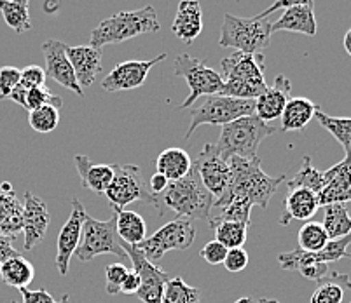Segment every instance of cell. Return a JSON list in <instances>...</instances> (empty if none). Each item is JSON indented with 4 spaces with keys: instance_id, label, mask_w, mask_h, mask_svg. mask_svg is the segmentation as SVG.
<instances>
[{
    "instance_id": "44dd1931",
    "label": "cell",
    "mask_w": 351,
    "mask_h": 303,
    "mask_svg": "<svg viewBox=\"0 0 351 303\" xmlns=\"http://www.w3.org/2000/svg\"><path fill=\"white\" fill-rule=\"evenodd\" d=\"M66 58L81 88H89L101 72V49L93 46H66Z\"/></svg>"
},
{
    "instance_id": "e0dca14e",
    "label": "cell",
    "mask_w": 351,
    "mask_h": 303,
    "mask_svg": "<svg viewBox=\"0 0 351 303\" xmlns=\"http://www.w3.org/2000/svg\"><path fill=\"white\" fill-rule=\"evenodd\" d=\"M51 216L47 211V206L40 197L34 196L32 192L25 194L23 202V234L25 242L23 248L27 251L34 250L44 241L49 228Z\"/></svg>"
},
{
    "instance_id": "83f0119b",
    "label": "cell",
    "mask_w": 351,
    "mask_h": 303,
    "mask_svg": "<svg viewBox=\"0 0 351 303\" xmlns=\"http://www.w3.org/2000/svg\"><path fill=\"white\" fill-rule=\"evenodd\" d=\"M23 232V204L18 200L14 190L0 192V235L14 237Z\"/></svg>"
},
{
    "instance_id": "7dc6e473",
    "label": "cell",
    "mask_w": 351,
    "mask_h": 303,
    "mask_svg": "<svg viewBox=\"0 0 351 303\" xmlns=\"http://www.w3.org/2000/svg\"><path fill=\"white\" fill-rule=\"evenodd\" d=\"M21 296H23V302L21 303H70V296L63 295V298L60 302L53 298L46 289H37V291H30L28 288H21L20 289ZM18 303V302H12Z\"/></svg>"
},
{
    "instance_id": "4316f807",
    "label": "cell",
    "mask_w": 351,
    "mask_h": 303,
    "mask_svg": "<svg viewBox=\"0 0 351 303\" xmlns=\"http://www.w3.org/2000/svg\"><path fill=\"white\" fill-rule=\"evenodd\" d=\"M317 105L308 98H290L282 111V126L280 131L290 133V131H301L315 119Z\"/></svg>"
},
{
    "instance_id": "9f6ffc18",
    "label": "cell",
    "mask_w": 351,
    "mask_h": 303,
    "mask_svg": "<svg viewBox=\"0 0 351 303\" xmlns=\"http://www.w3.org/2000/svg\"><path fill=\"white\" fill-rule=\"evenodd\" d=\"M236 303H252V300L248 296H243V298H239Z\"/></svg>"
},
{
    "instance_id": "d6a6232c",
    "label": "cell",
    "mask_w": 351,
    "mask_h": 303,
    "mask_svg": "<svg viewBox=\"0 0 351 303\" xmlns=\"http://www.w3.org/2000/svg\"><path fill=\"white\" fill-rule=\"evenodd\" d=\"M324 228L328 239H341L351 234V218L344 204H328L324 206Z\"/></svg>"
},
{
    "instance_id": "d6986e66",
    "label": "cell",
    "mask_w": 351,
    "mask_h": 303,
    "mask_svg": "<svg viewBox=\"0 0 351 303\" xmlns=\"http://www.w3.org/2000/svg\"><path fill=\"white\" fill-rule=\"evenodd\" d=\"M344 202H351V155L324 171V188L318 194L320 207Z\"/></svg>"
},
{
    "instance_id": "f5cc1de1",
    "label": "cell",
    "mask_w": 351,
    "mask_h": 303,
    "mask_svg": "<svg viewBox=\"0 0 351 303\" xmlns=\"http://www.w3.org/2000/svg\"><path fill=\"white\" fill-rule=\"evenodd\" d=\"M343 46H344V51H346V53L351 56V28L346 31V34H344Z\"/></svg>"
},
{
    "instance_id": "7c38bea8",
    "label": "cell",
    "mask_w": 351,
    "mask_h": 303,
    "mask_svg": "<svg viewBox=\"0 0 351 303\" xmlns=\"http://www.w3.org/2000/svg\"><path fill=\"white\" fill-rule=\"evenodd\" d=\"M121 246L126 256L132 260V270L140 277V289L136 293L138 298L143 303H162L165 284L170 280V276L161 267H156L152 261L147 260L136 246H130L123 241H121Z\"/></svg>"
},
{
    "instance_id": "1f68e13d",
    "label": "cell",
    "mask_w": 351,
    "mask_h": 303,
    "mask_svg": "<svg viewBox=\"0 0 351 303\" xmlns=\"http://www.w3.org/2000/svg\"><path fill=\"white\" fill-rule=\"evenodd\" d=\"M213 232H215V241L224 244L228 250L234 248H243L247 242L248 225L241 222H232V220H210Z\"/></svg>"
},
{
    "instance_id": "816d5d0a",
    "label": "cell",
    "mask_w": 351,
    "mask_h": 303,
    "mask_svg": "<svg viewBox=\"0 0 351 303\" xmlns=\"http://www.w3.org/2000/svg\"><path fill=\"white\" fill-rule=\"evenodd\" d=\"M168 183H170V181L166 180L162 174L156 173V174H152L151 181H149V190H151L152 196H159V194L165 192V188L168 187Z\"/></svg>"
},
{
    "instance_id": "ffe728a7",
    "label": "cell",
    "mask_w": 351,
    "mask_h": 303,
    "mask_svg": "<svg viewBox=\"0 0 351 303\" xmlns=\"http://www.w3.org/2000/svg\"><path fill=\"white\" fill-rule=\"evenodd\" d=\"M290 91H292V82L282 73L255 100V116L264 122L282 117L283 108H285L287 101L290 100Z\"/></svg>"
},
{
    "instance_id": "3957f363",
    "label": "cell",
    "mask_w": 351,
    "mask_h": 303,
    "mask_svg": "<svg viewBox=\"0 0 351 303\" xmlns=\"http://www.w3.org/2000/svg\"><path fill=\"white\" fill-rule=\"evenodd\" d=\"M276 131H278V127L264 122L255 114L232 120V122L222 126L219 142L215 143L217 154L226 162L231 157L255 159L258 157V145Z\"/></svg>"
},
{
    "instance_id": "7a4b0ae2",
    "label": "cell",
    "mask_w": 351,
    "mask_h": 303,
    "mask_svg": "<svg viewBox=\"0 0 351 303\" xmlns=\"http://www.w3.org/2000/svg\"><path fill=\"white\" fill-rule=\"evenodd\" d=\"M224 88L220 91L222 96L239 98V100H257L267 89L264 72L266 58L264 53L248 54L234 53L220 62Z\"/></svg>"
},
{
    "instance_id": "60d3db41",
    "label": "cell",
    "mask_w": 351,
    "mask_h": 303,
    "mask_svg": "<svg viewBox=\"0 0 351 303\" xmlns=\"http://www.w3.org/2000/svg\"><path fill=\"white\" fill-rule=\"evenodd\" d=\"M132 269H128L123 263H110L105 267V291L108 295H117L119 293L121 284H123L124 277L128 276Z\"/></svg>"
},
{
    "instance_id": "bcb514c9",
    "label": "cell",
    "mask_w": 351,
    "mask_h": 303,
    "mask_svg": "<svg viewBox=\"0 0 351 303\" xmlns=\"http://www.w3.org/2000/svg\"><path fill=\"white\" fill-rule=\"evenodd\" d=\"M298 272L302 277H306L308 280H315V282H320L325 277L330 274V267L328 263H320V261H311V263L301 265L298 269Z\"/></svg>"
},
{
    "instance_id": "5b68a950",
    "label": "cell",
    "mask_w": 351,
    "mask_h": 303,
    "mask_svg": "<svg viewBox=\"0 0 351 303\" xmlns=\"http://www.w3.org/2000/svg\"><path fill=\"white\" fill-rule=\"evenodd\" d=\"M156 200L158 204H165L168 209L175 211L182 218L208 220V222L212 218V209L215 204V199L203 187L194 168L186 178L170 181L165 192L156 196Z\"/></svg>"
},
{
    "instance_id": "f35d334b",
    "label": "cell",
    "mask_w": 351,
    "mask_h": 303,
    "mask_svg": "<svg viewBox=\"0 0 351 303\" xmlns=\"http://www.w3.org/2000/svg\"><path fill=\"white\" fill-rule=\"evenodd\" d=\"M28 122L30 127L37 133H51L58 127L60 124V111L56 107L51 105H44V107L35 108V110L28 111Z\"/></svg>"
},
{
    "instance_id": "74e56055",
    "label": "cell",
    "mask_w": 351,
    "mask_h": 303,
    "mask_svg": "<svg viewBox=\"0 0 351 303\" xmlns=\"http://www.w3.org/2000/svg\"><path fill=\"white\" fill-rule=\"evenodd\" d=\"M298 241H299V250L315 253V251L324 250L330 239H328L327 232H325L322 223L308 222L301 226V230H299L298 234Z\"/></svg>"
},
{
    "instance_id": "8d00e7d4",
    "label": "cell",
    "mask_w": 351,
    "mask_h": 303,
    "mask_svg": "<svg viewBox=\"0 0 351 303\" xmlns=\"http://www.w3.org/2000/svg\"><path fill=\"white\" fill-rule=\"evenodd\" d=\"M289 188H295V187H302L308 188L311 192L318 194L322 192V188H324V171H318L315 166L311 164V157L306 155L304 161H302L301 169H299L295 176L287 183Z\"/></svg>"
},
{
    "instance_id": "484cf974",
    "label": "cell",
    "mask_w": 351,
    "mask_h": 303,
    "mask_svg": "<svg viewBox=\"0 0 351 303\" xmlns=\"http://www.w3.org/2000/svg\"><path fill=\"white\" fill-rule=\"evenodd\" d=\"M193 169V159L184 148L171 146L162 150L156 159V173L162 174L168 181H177L186 178Z\"/></svg>"
},
{
    "instance_id": "f6af8a7d",
    "label": "cell",
    "mask_w": 351,
    "mask_h": 303,
    "mask_svg": "<svg viewBox=\"0 0 351 303\" xmlns=\"http://www.w3.org/2000/svg\"><path fill=\"white\" fill-rule=\"evenodd\" d=\"M46 70L37 65H30L21 70L20 84L27 89L40 88V85H46Z\"/></svg>"
},
{
    "instance_id": "d590c367",
    "label": "cell",
    "mask_w": 351,
    "mask_h": 303,
    "mask_svg": "<svg viewBox=\"0 0 351 303\" xmlns=\"http://www.w3.org/2000/svg\"><path fill=\"white\" fill-rule=\"evenodd\" d=\"M201 291L194 286H189L182 277H170L165 284L162 303H199Z\"/></svg>"
},
{
    "instance_id": "6da1fadb",
    "label": "cell",
    "mask_w": 351,
    "mask_h": 303,
    "mask_svg": "<svg viewBox=\"0 0 351 303\" xmlns=\"http://www.w3.org/2000/svg\"><path fill=\"white\" fill-rule=\"evenodd\" d=\"M231 180L226 194L215 200L213 207H222L229 200H243L248 206H258L266 209L269 200L278 192L280 185L285 181V174L273 178L261 169V159H241L231 157L228 161Z\"/></svg>"
},
{
    "instance_id": "8992f818",
    "label": "cell",
    "mask_w": 351,
    "mask_h": 303,
    "mask_svg": "<svg viewBox=\"0 0 351 303\" xmlns=\"http://www.w3.org/2000/svg\"><path fill=\"white\" fill-rule=\"evenodd\" d=\"M271 23L267 18H238L229 12L224 14L220 27V47H229L238 53H264L271 44Z\"/></svg>"
},
{
    "instance_id": "b9f144b4",
    "label": "cell",
    "mask_w": 351,
    "mask_h": 303,
    "mask_svg": "<svg viewBox=\"0 0 351 303\" xmlns=\"http://www.w3.org/2000/svg\"><path fill=\"white\" fill-rule=\"evenodd\" d=\"M21 70L16 66H2L0 68V100H8L12 89L20 84Z\"/></svg>"
},
{
    "instance_id": "d4e9b609",
    "label": "cell",
    "mask_w": 351,
    "mask_h": 303,
    "mask_svg": "<svg viewBox=\"0 0 351 303\" xmlns=\"http://www.w3.org/2000/svg\"><path fill=\"white\" fill-rule=\"evenodd\" d=\"M73 162L81 176L82 187L95 194H105L114 176L112 164H97L88 155H75Z\"/></svg>"
},
{
    "instance_id": "f546056e",
    "label": "cell",
    "mask_w": 351,
    "mask_h": 303,
    "mask_svg": "<svg viewBox=\"0 0 351 303\" xmlns=\"http://www.w3.org/2000/svg\"><path fill=\"white\" fill-rule=\"evenodd\" d=\"M0 277H2V282L11 288H28V284H32V280L35 279V267L27 258L18 254L0 263Z\"/></svg>"
},
{
    "instance_id": "6f0895ef",
    "label": "cell",
    "mask_w": 351,
    "mask_h": 303,
    "mask_svg": "<svg viewBox=\"0 0 351 303\" xmlns=\"http://www.w3.org/2000/svg\"><path fill=\"white\" fill-rule=\"evenodd\" d=\"M346 258H350V260H351V253H346Z\"/></svg>"
},
{
    "instance_id": "db71d44e",
    "label": "cell",
    "mask_w": 351,
    "mask_h": 303,
    "mask_svg": "<svg viewBox=\"0 0 351 303\" xmlns=\"http://www.w3.org/2000/svg\"><path fill=\"white\" fill-rule=\"evenodd\" d=\"M0 192H5V194L12 192V185L9 183V181H4V183L0 185Z\"/></svg>"
},
{
    "instance_id": "7bdbcfd3",
    "label": "cell",
    "mask_w": 351,
    "mask_h": 303,
    "mask_svg": "<svg viewBox=\"0 0 351 303\" xmlns=\"http://www.w3.org/2000/svg\"><path fill=\"white\" fill-rule=\"evenodd\" d=\"M226 254H228V248H226L224 244H220L219 241H215V239L210 242H206V244L203 246L199 251V256L210 265L224 263Z\"/></svg>"
},
{
    "instance_id": "52a82bcc",
    "label": "cell",
    "mask_w": 351,
    "mask_h": 303,
    "mask_svg": "<svg viewBox=\"0 0 351 303\" xmlns=\"http://www.w3.org/2000/svg\"><path fill=\"white\" fill-rule=\"evenodd\" d=\"M255 100H239V98L212 94L196 105L191 114V124L187 127L186 140L193 136L194 131L199 126H226V124L238 120L241 117L254 116Z\"/></svg>"
},
{
    "instance_id": "9c48e42d",
    "label": "cell",
    "mask_w": 351,
    "mask_h": 303,
    "mask_svg": "<svg viewBox=\"0 0 351 303\" xmlns=\"http://www.w3.org/2000/svg\"><path fill=\"white\" fill-rule=\"evenodd\" d=\"M82 234H84V239L73 254V256H77L81 263L91 261L100 254H116L119 258H128L116 230V215L107 222H100L86 213Z\"/></svg>"
},
{
    "instance_id": "f907efd6",
    "label": "cell",
    "mask_w": 351,
    "mask_h": 303,
    "mask_svg": "<svg viewBox=\"0 0 351 303\" xmlns=\"http://www.w3.org/2000/svg\"><path fill=\"white\" fill-rule=\"evenodd\" d=\"M140 289V277L136 276L133 270L128 272V276L124 277L123 284H121L119 293H124V295H136Z\"/></svg>"
},
{
    "instance_id": "681fc988",
    "label": "cell",
    "mask_w": 351,
    "mask_h": 303,
    "mask_svg": "<svg viewBox=\"0 0 351 303\" xmlns=\"http://www.w3.org/2000/svg\"><path fill=\"white\" fill-rule=\"evenodd\" d=\"M12 242H14V237L0 235V263L8 261L9 258L21 254L20 251H16V248H14V244H12Z\"/></svg>"
},
{
    "instance_id": "11a10c76",
    "label": "cell",
    "mask_w": 351,
    "mask_h": 303,
    "mask_svg": "<svg viewBox=\"0 0 351 303\" xmlns=\"http://www.w3.org/2000/svg\"><path fill=\"white\" fill-rule=\"evenodd\" d=\"M257 303H280L278 300H271V298H261Z\"/></svg>"
},
{
    "instance_id": "c3c4849f",
    "label": "cell",
    "mask_w": 351,
    "mask_h": 303,
    "mask_svg": "<svg viewBox=\"0 0 351 303\" xmlns=\"http://www.w3.org/2000/svg\"><path fill=\"white\" fill-rule=\"evenodd\" d=\"M293 5H309V8H315V0H274L273 5L266 9L264 12L257 14L258 18H267L271 12L278 11V9H287V8H293Z\"/></svg>"
},
{
    "instance_id": "ab89813d",
    "label": "cell",
    "mask_w": 351,
    "mask_h": 303,
    "mask_svg": "<svg viewBox=\"0 0 351 303\" xmlns=\"http://www.w3.org/2000/svg\"><path fill=\"white\" fill-rule=\"evenodd\" d=\"M44 105H51V107H56L60 110V107L63 105V100L60 96H54L47 85L27 89V92H25V101H23L25 110L32 111L35 110V108L44 107Z\"/></svg>"
},
{
    "instance_id": "603a6c76",
    "label": "cell",
    "mask_w": 351,
    "mask_h": 303,
    "mask_svg": "<svg viewBox=\"0 0 351 303\" xmlns=\"http://www.w3.org/2000/svg\"><path fill=\"white\" fill-rule=\"evenodd\" d=\"M171 30L178 39L191 44L203 30V11L197 0H180Z\"/></svg>"
},
{
    "instance_id": "ba28073f",
    "label": "cell",
    "mask_w": 351,
    "mask_h": 303,
    "mask_svg": "<svg viewBox=\"0 0 351 303\" xmlns=\"http://www.w3.org/2000/svg\"><path fill=\"white\" fill-rule=\"evenodd\" d=\"M175 75L182 77L189 85V96L180 105V110L189 108L199 100L201 96H212L220 94L224 88V79L219 72L210 68L203 60H197L191 54H178L173 62Z\"/></svg>"
},
{
    "instance_id": "2e32d148",
    "label": "cell",
    "mask_w": 351,
    "mask_h": 303,
    "mask_svg": "<svg viewBox=\"0 0 351 303\" xmlns=\"http://www.w3.org/2000/svg\"><path fill=\"white\" fill-rule=\"evenodd\" d=\"M43 53L46 58V75L58 82L63 88L73 91L77 96L84 98V89L79 85L77 77L73 73L72 65L66 58V44L62 40H46L43 44Z\"/></svg>"
},
{
    "instance_id": "277c9868",
    "label": "cell",
    "mask_w": 351,
    "mask_h": 303,
    "mask_svg": "<svg viewBox=\"0 0 351 303\" xmlns=\"http://www.w3.org/2000/svg\"><path fill=\"white\" fill-rule=\"evenodd\" d=\"M161 30L158 12L152 5H145L136 11H123L105 18L89 37V46L101 49L107 44H121L135 39L143 34H154Z\"/></svg>"
},
{
    "instance_id": "4fadbf2b",
    "label": "cell",
    "mask_w": 351,
    "mask_h": 303,
    "mask_svg": "<svg viewBox=\"0 0 351 303\" xmlns=\"http://www.w3.org/2000/svg\"><path fill=\"white\" fill-rule=\"evenodd\" d=\"M193 168L196 169L201 183L212 194L213 199L219 200L224 196L229 187V180H231V171H229L228 162L217 154L213 143H206L203 146L197 159L193 162Z\"/></svg>"
},
{
    "instance_id": "e575fe53",
    "label": "cell",
    "mask_w": 351,
    "mask_h": 303,
    "mask_svg": "<svg viewBox=\"0 0 351 303\" xmlns=\"http://www.w3.org/2000/svg\"><path fill=\"white\" fill-rule=\"evenodd\" d=\"M315 119L343 145L344 155H351V117H330L317 108Z\"/></svg>"
},
{
    "instance_id": "7402d4cb",
    "label": "cell",
    "mask_w": 351,
    "mask_h": 303,
    "mask_svg": "<svg viewBox=\"0 0 351 303\" xmlns=\"http://www.w3.org/2000/svg\"><path fill=\"white\" fill-rule=\"evenodd\" d=\"M318 209H320V204H318L317 194L302 187L289 188L280 223L289 225L292 220H309L317 215Z\"/></svg>"
},
{
    "instance_id": "30bf717a",
    "label": "cell",
    "mask_w": 351,
    "mask_h": 303,
    "mask_svg": "<svg viewBox=\"0 0 351 303\" xmlns=\"http://www.w3.org/2000/svg\"><path fill=\"white\" fill-rule=\"evenodd\" d=\"M114 168V176L110 185L105 190V197L108 199L110 206L119 207L124 209L128 204L133 202H147L154 206L159 213H161V207H159L156 196H152L151 192H147L145 185L142 180V171H140L138 166L133 164H112Z\"/></svg>"
},
{
    "instance_id": "4dcf8cb0",
    "label": "cell",
    "mask_w": 351,
    "mask_h": 303,
    "mask_svg": "<svg viewBox=\"0 0 351 303\" xmlns=\"http://www.w3.org/2000/svg\"><path fill=\"white\" fill-rule=\"evenodd\" d=\"M344 289H351V279L346 274L330 270L324 280L318 282V288L311 295L309 303H341Z\"/></svg>"
},
{
    "instance_id": "ac0fdd59",
    "label": "cell",
    "mask_w": 351,
    "mask_h": 303,
    "mask_svg": "<svg viewBox=\"0 0 351 303\" xmlns=\"http://www.w3.org/2000/svg\"><path fill=\"white\" fill-rule=\"evenodd\" d=\"M351 244V234L344 235L341 239L328 241L324 250L309 253V251L293 250L289 253L278 254V263L283 270H298L301 265L311 263V261H320V263H332V261H339L346 258L348 246Z\"/></svg>"
},
{
    "instance_id": "5bb4252c",
    "label": "cell",
    "mask_w": 351,
    "mask_h": 303,
    "mask_svg": "<svg viewBox=\"0 0 351 303\" xmlns=\"http://www.w3.org/2000/svg\"><path fill=\"white\" fill-rule=\"evenodd\" d=\"M86 209L77 197L72 199V213L65 222L58 235V248H56V269L60 276H69L70 260L81 244L82 223H84Z\"/></svg>"
},
{
    "instance_id": "8fae6325",
    "label": "cell",
    "mask_w": 351,
    "mask_h": 303,
    "mask_svg": "<svg viewBox=\"0 0 351 303\" xmlns=\"http://www.w3.org/2000/svg\"><path fill=\"white\" fill-rule=\"evenodd\" d=\"M194 239H196V228L191 220L178 216L162 225L158 232L140 242L136 248L142 251L147 260L154 263L156 260H161L168 251L189 250Z\"/></svg>"
},
{
    "instance_id": "9a60e30c",
    "label": "cell",
    "mask_w": 351,
    "mask_h": 303,
    "mask_svg": "<svg viewBox=\"0 0 351 303\" xmlns=\"http://www.w3.org/2000/svg\"><path fill=\"white\" fill-rule=\"evenodd\" d=\"M166 60V53L158 54L156 58L149 60V62H136V60H130V62H123L119 65L114 66V70L108 73L107 77L101 81V88L108 92L117 91H132V89H138L147 81V75L156 66Z\"/></svg>"
},
{
    "instance_id": "836d02e7",
    "label": "cell",
    "mask_w": 351,
    "mask_h": 303,
    "mask_svg": "<svg viewBox=\"0 0 351 303\" xmlns=\"http://www.w3.org/2000/svg\"><path fill=\"white\" fill-rule=\"evenodd\" d=\"M28 2L30 0H0V12L4 16L5 25L16 34H25L32 28Z\"/></svg>"
},
{
    "instance_id": "cb8c5ba5",
    "label": "cell",
    "mask_w": 351,
    "mask_h": 303,
    "mask_svg": "<svg viewBox=\"0 0 351 303\" xmlns=\"http://www.w3.org/2000/svg\"><path fill=\"white\" fill-rule=\"evenodd\" d=\"M274 31H295V34L315 37L318 31L315 8H309V5L287 8L282 18L271 23V34H274Z\"/></svg>"
},
{
    "instance_id": "ee69618b",
    "label": "cell",
    "mask_w": 351,
    "mask_h": 303,
    "mask_svg": "<svg viewBox=\"0 0 351 303\" xmlns=\"http://www.w3.org/2000/svg\"><path fill=\"white\" fill-rule=\"evenodd\" d=\"M248 253L243 248H234V250H228V254L224 258V267L226 270L232 274L243 272L248 267Z\"/></svg>"
},
{
    "instance_id": "f1b7e54d",
    "label": "cell",
    "mask_w": 351,
    "mask_h": 303,
    "mask_svg": "<svg viewBox=\"0 0 351 303\" xmlns=\"http://www.w3.org/2000/svg\"><path fill=\"white\" fill-rule=\"evenodd\" d=\"M114 215H116V230L117 235L123 242L130 246H138L147 239V225L145 220L135 211H128V209H119L112 207Z\"/></svg>"
}]
</instances>
